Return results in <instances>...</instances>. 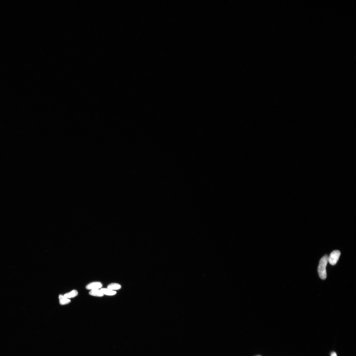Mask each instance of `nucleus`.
Masks as SVG:
<instances>
[{"label": "nucleus", "mask_w": 356, "mask_h": 356, "mask_svg": "<svg viewBox=\"0 0 356 356\" xmlns=\"http://www.w3.org/2000/svg\"><path fill=\"white\" fill-rule=\"evenodd\" d=\"M121 287H122L120 284L115 283L109 284L107 286L108 289L112 291L119 290Z\"/></svg>", "instance_id": "423d86ee"}, {"label": "nucleus", "mask_w": 356, "mask_h": 356, "mask_svg": "<svg viewBox=\"0 0 356 356\" xmlns=\"http://www.w3.org/2000/svg\"><path fill=\"white\" fill-rule=\"evenodd\" d=\"M100 290L104 295L107 296H113L117 293V292L115 291L110 290L108 288L101 289Z\"/></svg>", "instance_id": "20e7f679"}, {"label": "nucleus", "mask_w": 356, "mask_h": 356, "mask_svg": "<svg viewBox=\"0 0 356 356\" xmlns=\"http://www.w3.org/2000/svg\"><path fill=\"white\" fill-rule=\"evenodd\" d=\"M89 294L91 296L97 297H102L104 296V294L99 289L91 290L89 293Z\"/></svg>", "instance_id": "0eeeda50"}, {"label": "nucleus", "mask_w": 356, "mask_h": 356, "mask_svg": "<svg viewBox=\"0 0 356 356\" xmlns=\"http://www.w3.org/2000/svg\"><path fill=\"white\" fill-rule=\"evenodd\" d=\"M341 255L339 250H334L330 253L328 257V260L329 263L332 266L335 265L337 263Z\"/></svg>", "instance_id": "f03ea898"}, {"label": "nucleus", "mask_w": 356, "mask_h": 356, "mask_svg": "<svg viewBox=\"0 0 356 356\" xmlns=\"http://www.w3.org/2000/svg\"><path fill=\"white\" fill-rule=\"evenodd\" d=\"M102 286V284L100 282H94L88 284L86 286V288L88 290H91L99 289Z\"/></svg>", "instance_id": "7ed1b4c3"}, {"label": "nucleus", "mask_w": 356, "mask_h": 356, "mask_svg": "<svg viewBox=\"0 0 356 356\" xmlns=\"http://www.w3.org/2000/svg\"></svg>", "instance_id": "9d476101"}, {"label": "nucleus", "mask_w": 356, "mask_h": 356, "mask_svg": "<svg viewBox=\"0 0 356 356\" xmlns=\"http://www.w3.org/2000/svg\"><path fill=\"white\" fill-rule=\"evenodd\" d=\"M59 302L61 305H67L71 302L70 300H69L67 298L65 297L64 296L59 295Z\"/></svg>", "instance_id": "39448f33"}, {"label": "nucleus", "mask_w": 356, "mask_h": 356, "mask_svg": "<svg viewBox=\"0 0 356 356\" xmlns=\"http://www.w3.org/2000/svg\"><path fill=\"white\" fill-rule=\"evenodd\" d=\"M331 356H337V355L336 353L333 352L331 353Z\"/></svg>", "instance_id": "1a4fd4ad"}, {"label": "nucleus", "mask_w": 356, "mask_h": 356, "mask_svg": "<svg viewBox=\"0 0 356 356\" xmlns=\"http://www.w3.org/2000/svg\"><path fill=\"white\" fill-rule=\"evenodd\" d=\"M328 259L327 255L323 256L320 259L318 266V275L322 280H325L327 277L326 268L328 262Z\"/></svg>", "instance_id": "f257e3e1"}, {"label": "nucleus", "mask_w": 356, "mask_h": 356, "mask_svg": "<svg viewBox=\"0 0 356 356\" xmlns=\"http://www.w3.org/2000/svg\"><path fill=\"white\" fill-rule=\"evenodd\" d=\"M78 295V291L76 290H73L67 293H66L64 296L67 298H71L75 297Z\"/></svg>", "instance_id": "6e6552de"}]
</instances>
